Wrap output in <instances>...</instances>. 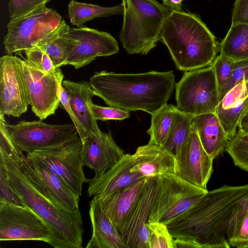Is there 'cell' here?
Listing matches in <instances>:
<instances>
[{"instance_id":"18","label":"cell","mask_w":248,"mask_h":248,"mask_svg":"<svg viewBox=\"0 0 248 248\" xmlns=\"http://www.w3.org/2000/svg\"><path fill=\"white\" fill-rule=\"evenodd\" d=\"M132 166V155L125 154L103 175L90 180L87 190L89 196H105L132 186L144 178L139 173L131 171Z\"/></svg>"},{"instance_id":"1","label":"cell","mask_w":248,"mask_h":248,"mask_svg":"<svg viewBox=\"0 0 248 248\" xmlns=\"http://www.w3.org/2000/svg\"><path fill=\"white\" fill-rule=\"evenodd\" d=\"M0 164L23 204L46 223L55 248H82L83 222L80 211L67 210L54 199L12 139L5 124L0 126Z\"/></svg>"},{"instance_id":"39","label":"cell","mask_w":248,"mask_h":248,"mask_svg":"<svg viewBox=\"0 0 248 248\" xmlns=\"http://www.w3.org/2000/svg\"><path fill=\"white\" fill-rule=\"evenodd\" d=\"M0 203L25 206L15 192L9 180L7 172L0 164Z\"/></svg>"},{"instance_id":"29","label":"cell","mask_w":248,"mask_h":248,"mask_svg":"<svg viewBox=\"0 0 248 248\" xmlns=\"http://www.w3.org/2000/svg\"><path fill=\"white\" fill-rule=\"evenodd\" d=\"M68 11L70 22L78 27L84 26V23L95 18L122 14L123 7L122 3L112 7H103L71 0L68 5Z\"/></svg>"},{"instance_id":"3","label":"cell","mask_w":248,"mask_h":248,"mask_svg":"<svg viewBox=\"0 0 248 248\" xmlns=\"http://www.w3.org/2000/svg\"><path fill=\"white\" fill-rule=\"evenodd\" d=\"M89 84L95 96L111 107L150 114L167 103L173 92V71L139 74L95 72Z\"/></svg>"},{"instance_id":"47","label":"cell","mask_w":248,"mask_h":248,"mask_svg":"<svg viewBox=\"0 0 248 248\" xmlns=\"http://www.w3.org/2000/svg\"><path fill=\"white\" fill-rule=\"evenodd\" d=\"M243 118H248V112L245 114V115L243 116Z\"/></svg>"},{"instance_id":"22","label":"cell","mask_w":248,"mask_h":248,"mask_svg":"<svg viewBox=\"0 0 248 248\" xmlns=\"http://www.w3.org/2000/svg\"><path fill=\"white\" fill-rule=\"evenodd\" d=\"M192 121L202 147L213 159L226 152L230 140L215 112L193 116Z\"/></svg>"},{"instance_id":"10","label":"cell","mask_w":248,"mask_h":248,"mask_svg":"<svg viewBox=\"0 0 248 248\" xmlns=\"http://www.w3.org/2000/svg\"><path fill=\"white\" fill-rule=\"evenodd\" d=\"M6 126L14 143L27 154L61 145L78 135L74 124H51L40 119L15 124L6 122Z\"/></svg>"},{"instance_id":"35","label":"cell","mask_w":248,"mask_h":248,"mask_svg":"<svg viewBox=\"0 0 248 248\" xmlns=\"http://www.w3.org/2000/svg\"><path fill=\"white\" fill-rule=\"evenodd\" d=\"M235 62L232 59L220 54L214 60L212 65L214 70L218 90L230 79Z\"/></svg>"},{"instance_id":"2","label":"cell","mask_w":248,"mask_h":248,"mask_svg":"<svg viewBox=\"0 0 248 248\" xmlns=\"http://www.w3.org/2000/svg\"><path fill=\"white\" fill-rule=\"evenodd\" d=\"M248 199V184L224 185L208 191L167 227L174 238L195 241L201 248H230L235 218Z\"/></svg>"},{"instance_id":"36","label":"cell","mask_w":248,"mask_h":248,"mask_svg":"<svg viewBox=\"0 0 248 248\" xmlns=\"http://www.w3.org/2000/svg\"><path fill=\"white\" fill-rule=\"evenodd\" d=\"M93 118L97 120H123L130 117V111L114 107H102L94 104L92 101L89 104Z\"/></svg>"},{"instance_id":"14","label":"cell","mask_w":248,"mask_h":248,"mask_svg":"<svg viewBox=\"0 0 248 248\" xmlns=\"http://www.w3.org/2000/svg\"><path fill=\"white\" fill-rule=\"evenodd\" d=\"M157 177H147L135 202L119 231L125 248H150L147 227L156 190Z\"/></svg>"},{"instance_id":"34","label":"cell","mask_w":248,"mask_h":248,"mask_svg":"<svg viewBox=\"0 0 248 248\" xmlns=\"http://www.w3.org/2000/svg\"><path fill=\"white\" fill-rule=\"evenodd\" d=\"M51 0H9L8 8L10 19L26 16L46 6Z\"/></svg>"},{"instance_id":"23","label":"cell","mask_w":248,"mask_h":248,"mask_svg":"<svg viewBox=\"0 0 248 248\" xmlns=\"http://www.w3.org/2000/svg\"><path fill=\"white\" fill-rule=\"evenodd\" d=\"M27 160L44 187L63 208L71 211H79V196L59 176L52 171L41 161L26 155Z\"/></svg>"},{"instance_id":"12","label":"cell","mask_w":248,"mask_h":248,"mask_svg":"<svg viewBox=\"0 0 248 248\" xmlns=\"http://www.w3.org/2000/svg\"><path fill=\"white\" fill-rule=\"evenodd\" d=\"M22 60L13 55L0 58V114L18 117L30 105Z\"/></svg>"},{"instance_id":"37","label":"cell","mask_w":248,"mask_h":248,"mask_svg":"<svg viewBox=\"0 0 248 248\" xmlns=\"http://www.w3.org/2000/svg\"><path fill=\"white\" fill-rule=\"evenodd\" d=\"M248 80V60L235 62L232 73L228 82L219 90V101L234 86Z\"/></svg>"},{"instance_id":"44","label":"cell","mask_w":248,"mask_h":248,"mask_svg":"<svg viewBox=\"0 0 248 248\" xmlns=\"http://www.w3.org/2000/svg\"><path fill=\"white\" fill-rule=\"evenodd\" d=\"M238 130L248 133V118H243L238 124Z\"/></svg>"},{"instance_id":"33","label":"cell","mask_w":248,"mask_h":248,"mask_svg":"<svg viewBox=\"0 0 248 248\" xmlns=\"http://www.w3.org/2000/svg\"><path fill=\"white\" fill-rule=\"evenodd\" d=\"M26 56L25 59L33 67L46 75H55L58 69L54 67L52 61L46 53L39 47L24 51Z\"/></svg>"},{"instance_id":"45","label":"cell","mask_w":248,"mask_h":248,"mask_svg":"<svg viewBox=\"0 0 248 248\" xmlns=\"http://www.w3.org/2000/svg\"><path fill=\"white\" fill-rule=\"evenodd\" d=\"M248 213V199L241 207L235 218L234 222L240 219L244 214Z\"/></svg>"},{"instance_id":"19","label":"cell","mask_w":248,"mask_h":248,"mask_svg":"<svg viewBox=\"0 0 248 248\" xmlns=\"http://www.w3.org/2000/svg\"><path fill=\"white\" fill-rule=\"evenodd\" d=\"M132 159L131 171L144 178L174 174V157L161 146L148 143L139 146Z\"/></svg>"},{"instance_id":"26","label":"cell","mask_w":248,"mask_h":248,"mask_svg":"<svg viewBox=\"0 0 248 248\" xmlns=\"http://www.w3.org/2000/svg\"><path fill=\"white\" fill-rule=\"evenodd\" d=\"M70 26L62 19L60 24L39 42V47L48 55L56 69L63 66L76 44L69 34Z\"/></svg>"},{"instance_id":"31","label":"cell","mask_w":248,"mask_h":248,"mask_svg":"<svg viewBox=\"0 0 248 248\" xmlns=\"http://www.w3.org/2000/svg\"><path fill=\"white\" fill-rule=\"evenodd\" d=\"M226 152L236 166L248 172V133L238 130L230 140Z\"/></svg>"},{"instance_id":"6","label":"cell","mask_w":248,"mask_h":248,"mask_svg":"<svg viewBox=\"0 0 248 248\" xmlns=\"http://www.w3.org/2000/svg\"><path fill=\"white\" fill-rule=\"evenodd\" d=\"M175 99L178 109L191 117L215 112L219 90L212 65L185 72L175 84Z\"/></svg>"},{"instance_id":"11","label":"cell","mask_w":248,"mask_h":248,"mask_svg":"<svg viewBox=\"0 0 248 248\" xmlns=\"http://www.w3.org/2000/svg\"><path fill=\"white\" fill-rule=\"evenodd\" d=\"M53 233L38 215L25 206L0 203V241L33 240L49 244Z\"/></svg>"},{"instance_id":"9","label":"cell","mask_w":248,"mask_h":248,"mask_svg":"<svg viewBox=\"0 0 248 248\" xmlns=\"http://www.w3.org/2000/svg\"><path fill=\"white\" fill-rule=\"evenodd\" d=\"M82 142L77 136L61 145L27 154L37 159L61 177L80 196L82 185L91 180L85 176L81 158Z\"/></svg>"},{"instance_id":"4","label":"cell","mask_w":248,"mask_h":248,"mask_svg":"<svg viewBox=\"0 0 248 248\" xmlns=\"http://www.w3.org/2000/svg\"><path fill=\"white\" fill-rule=\"evenodd\" d=\"M177 69L187 72L212 64L218 48L216 38L196 14L170 13L161 35Z\"/></svg>"},{"instance_id":"16","label":"cell","mask_w":248,"mask_h":248,"mask_svg":"<svg viewBox=\"0 0 248 248\" xmlns=\"http://www.w3.org/2000/svg\"><path fill=\"white\" fill-rule=\"evenodd\" d=\"M69 34L76 43L63 66L70 65L78 69L97 57H107L119 51L117 41L108 32L84 26L70 27Z\"/></svg>"},{"instance_id":"17","label":"cell","mask_w":248,"mask_h":248,"mask_svg":"<svg viewBox=\"0 0 248 248\" xmlns=\"http://www.w3.org/2000/svg\"><path fill=\"white\" fill-rule=\"evenodd\" d=\"M81 140L82 165L94 170V178L103 175L125 154L116 144L110 131L88 134Z\"/></svg>"},{"instance_id":"28","label":"cell","mask_w":248,"mask_h":248,"mask_svg":"<svg viewBox=\"0 0 248 248\" xmlns=\"http://www.w3.org/2000/svg\"><path fill=\"white\" fill-rule=\"evenodd\" d=\"M178 108L166 103L152 112L151 126L147 133L150 136L149 143L162 146L174 124Z\"/></svg>"},{"instance_id":"27","label":"cell","mask_w":248,"mask_h":248,"mask_svg":"<svg viewBox=\"0 0 248 248\" xmlns=\"http://www.w3.org/2000/svg\"><path fill=\"white\" fill-rule=\"evenodd\" d=\"M218 48L220 55L235 62L248 60V24L231 25Z\"/></svg>"},{"instance_id":"21","label":"cell","mask_w":248,"mask_h":248,"mask_svg":"<svg viewBox=\"0 0 248 248\" xmlns=\"http://www.w3.org/2000/svg\"><path fill=\"white\" fill-rule=\"evenodd\" d=\"M248 97V80L242 81L230 90L220 101L215 113L229 140L237 133V128Z\"/></svg>"},{"instance_id":"13","label":"cell","mask_w":248,"mask_h":248,"mask_svg":"<svg viewBox=\"0 0 248 248\" xmlns=\"http://www.w3.org/2000/svg\"><path fill=\"white\" fill-rule=\"evenodd\" d=\"M30 106L35 115L45 120L55 114L60 101V89L64 78L58 68L55 75H46L22 60Z\"/></svg>"},{"instance_id":"7","label":"cell","mask_w":248,"mask_h":248,"mask_svg":"<svg viewBox=\"0 0 248 248\" xmlns=\"http://www.w3.org/2000/svg\"><path fill=\"white\" fill-rule=\"evenodd\" d=\"M208 191L175 174L157 177L155 196L148 222H160L167 225L191 207Z\"/></svg>"},{"instance_id":"15","label":"cell","mask_w":248,"mask_h":248,"mask_svg":"<svg viewBox=\"0 0 248 248\" xmlns=\"http://www.w3.org/2000/svg\"><path fill=\"white\" fill-rule=\"evenodd\" d=\"M174 174L203 189L213 171V159L202 147L193 124L188 139L174 156Z\"/></svg>"},{"instance_id":"5","label":"cell","mask_w":248,"mask_h":248,"mask_svg":"<svg viewBox=\"0 0 248 248\" xmlns=\"http://www.w3.org/2000/svg\"><path fill=\"white\" fill-rule=\"evenodd\" d=\"M119 38L128 54L147 55L160 40L170 11L156 0H122Z\"/></svg>"},{"instance_id":"20","label":"cell","mask_w":248,"mask_h":248,"mask_svg":"<svg viewBox=\"0 0 248 248\" xmlns=\"http://www.w3.org/2000/svg\"><path fill=\"white\" fill-rule=\"evenodd\" d=\"M145 180L144 178L132 186L108 195L93 197L118 232L135 202Z\"/></svg>"},{"instance_id":"46","label":"cell","mask_w":248,"mask_h":248,"mask_svg":"<svg viewBox=\"0 0 248 248\" xmlns=\"http://www.w3.org/2000/svg\"><path fill=\"white\" fill-rule=\"evenodd\" d=\"M248 98L247 99V100L246 101V103H245V106H244V109H243V111L242 113L241 114L240 121L243 117V116L245 115V114L248 112Z\"/></svg>"},{"instance_id":"25","label":"cell","mask_w":248,"mask_h":248,"mask_svg":"<svg viewBox=\"0 0 248 248\" xmlns=\"http://www.w3.org/2000/svg\"><path fill=\"white\" fill-rule=\"evenodd\" d=\"M89 214L92 235L88 248H125L118 231L102 210L94 197L90 202Z\"/></svg>"},{"instance_id":"24","label":"cell","mask_w":248,"mask_h":248,"mask_svg":"<svg viewBox=\"0 0 248 248\" xmlns=\"http://www.w3.org/2000/svg\"><path fill=\"white\" fill-rule=\"evenodd\" d=\"M62 85L68 94L70 106L84 130L85 137L99 132L101 130L88 105L95 96L89 82L66 79L62 81Z\"/></svg>"},{"instance_id":"30","label":"cell","mask_w":248,"mask_h":248,"mask_svg":"<svg viewBox=\"0 0 248 248\" xmlns=\"http://www.w3.org/2000/svg\"><path fill=\"white\" fill-rule=\"evenodd\" d=\"M192 127V117L178 109L173 126L162 146L174 157L189 136Z\"/></svg>"},{"instance_id":"43","label":"cell","mask_w":248,"mask_h":248,"mask_svg":"<svg viewBox=\"0 0 248 248\" xmlns=\"http://www.w3.org/2000/svg\"><path fill=\"white\" fill-rule=\"evenodd\" d=\"M183 0H162V4L170 12L181 11Z\"/></svg>"},{"instance_id":"42","label":"cell","mask_w":248,"mask_h":248,"mask_svg":"<svg viewBox=\"0 0 248 248\" xmlns=\"http://www.w3.org/2000/svg\"><path fill=\"white\" fill-rule=\"evenodd\" d=\"M173 248H201V247L192 240L174 238Z\"/></svg>"},{"instance_id":"38","label":"cell","mask_w":248,"mask_h":248,"mask_svg":"<svg viewBox=\"0 0 248 248\" xmlns=\"http://www.w3.org/2000/svg\"><path fill=\"white\" fill-rule=\"evenodd\" d=\"M229 243L231 247L248 248V213L234 222Z\"/></svg>"},{"instance_id":"41","label":"cell","mask_w":248,"mask_h":248,"mask_svg":"<svg viewBox=\"0 0 248 248\" xmlns=\"http://www.w3.org/2000/svg\"><path fill=\"white\" fill-rule=\"evenodd\" d=\"M248 24V0H235L234 3L232 24Z\"/></svg>"},{"instance_id":"40","label":"cell","mask_w":248,"mask_h":248,"mask_svg":"<svg viewBox=\"0 0 248 248\" xmlns=\"http://www.w3.org/2000/svg\"><path fill=\"white\" fill-rule=\"evenodd\" d=\"M60 97L61 104L70 117L73 124L77 128L78 136L81 139H82L84 138L85 135L84 130L72 109L69 102L68 94L65 88L62 86V84L60 86Z\"/></svg>"},{"instance_id":"8","label":"cell","mask_w":248,"mask_h":248,"mask_svg":"<svg viewBox=\"0 0 248 248\" xmlns=\"http://www.w3.org/2000/svg\"><path fill=\"white\" fill-rule=\"evenodd\" d=\"M62 19L56 10L46 6L22 17L10 19L3 39L5 53L19 54L37 47L41 39L55 29Z\"/></svg>"},{"instance_id":"32","label":"cell","mask_w":248,"mask_h":248,"mask_svg":"<svg viewBox=\"0 0 248 248\" xmlns=\"http://www.w3.org/2000/svg\"><path fill=\"white\" fill-rule=\"evenodd\" d=\"M150 248H173L174 238L167 226L160 222H148Z\"/></svg>"}]
</instances>
